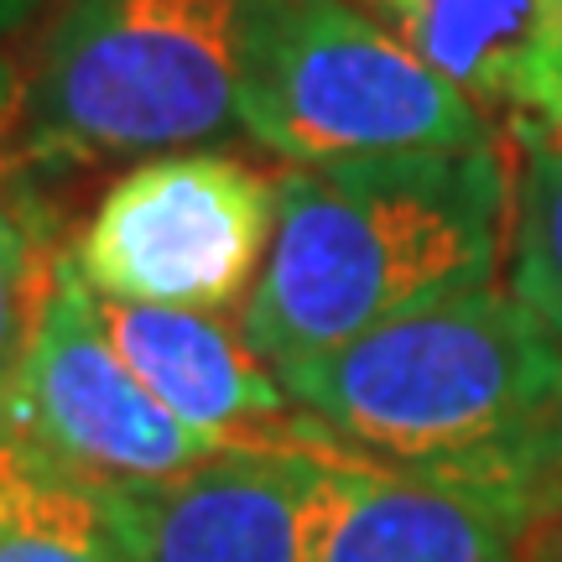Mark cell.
Returning a JSON list of instances; mask_svg holds the SVG:
<instances>
[{"instance_id": "6da1fadb", "label": "cell", "mask_w": 562, "mask_h": 562, "mask_svg": "<svg viewBox=\"0 0 562 562\" xmlns=\"http://www.w3.org/2000/svg\"><path fill=\"white\" fill-rule=\"evenodd\" d=\"M349 453L537 526L562 510V344L505 281L277 370Z\"/></svg>"}, {"instance_id": "7a4b0ae2", "label": "cell", "mask_w": 562, "mask_h": 562, "mask_svg": "<svg viewBox=\"0 0 562 562\" xmlns=\"http://www.w3.org/2000/svg\"><path fill=\"white\" fill-rule=\"evenodd\" d=\"M516 140L286 167L277 240L240 328L271 370L501 281Z\"/></svg>"}, {"instance_id": "3957f363", "label": "cell", "mask_w": 562, "mask_h": 562, "mask_svg": "<svg viewBox=\"0 0 562 562\" xmlns=\"http://www.w3.org/2000/svg\"><path fill=\"white\" fill-rule=\"evenodd\" d=\"M256 0H58L16 94L32 172L193 151L240 131Z\"/></svg>"}, {"instance_id": "277c9868", "label": "cell", "mask_w": 562, "mask_h": 562, "mask_svg": "<svg viewBox=\"0 0 562 562\" xmlns=\"http://www.w3.org/2000/svg\"><path fill=\"white\" fill-rule=\"evenodd\" d=\"M240 136L286 167L501 140V125L355 0H256Z\"/></svg>"}, {"instance_id": "5b68a950", "label": "cell", "mask_w": 562, "mask_h": 562, "mask_svg": "<svg viewBox=\"0 0 562 562\" xmlns=\"http://www.w3.org/2000/svg\"><path fill=\"white\" fill-rule=\"evenodd\" d=\"M281 178L193 146L131 161L63 245L104 302L240 318L277 240Z\"/></svg>"}, {"instance_id": "8992f818", "label": "cell", "mask_w": 562, "mask_h": 562, "mask_svg": "<svg viewBox=\"0 0 562 562\" xmlns=\"http://www.w3.org/2000/svg\"><path fill=\"white\" fill-rule=\"evenodd\" d=\"M5 422L104 484H157L224 453H256L182 427L131 375L68 250L53 266V292L42 302V318L11 381Z\"/></svg>"}, {"instance_id": "52a82bcc", "label": "cell", "mask_w": 562, "mask_h": 562, "mask_svg": "<svg viewBox=\"0 0 562 562\" xmlns=\"http://www.w3.org/2000/svg\"><path fill=\"white\" fill-rule=\"evenodd\" d=\"M100 323L115 355L182 427L229 448H323L328 427L297 412L271 364L250 349L240 318L104 302Z\"/></svg>"}, {"instance_id": "ba28073f", "label": "cell", "mask_w": 562, "mask_h": 562, "mask_svg": "<svg viewBox=\"0 0 562 562\" xmlns=\"http://www.w3.org/2000/svg\"><path fill=\"white\" fill-rule=\"evenodd\" d=\"M526 516L334 442L307 469L302 562H521Z\"/></svg>"}, {"instance_id": "9c48e42d", "label": "cell", "mask_w": 562, "mask_h": 562, "mask_svg": "<svg viewBox=\"0 0 562 562\" xmlns=\"http://www.w3.org/2000/svg\"><path fill=\"white\" fill-rule=\"evenodd\" d=\"M334 448V442H328ZM328 448H256L178 480L115 484L140 562H302L307 469Z\"/></svg>"}, {"instance_id": "30bf717a", "label": "cell", "mask_w": 562, "mask_h": 562, "mask_svg": "<svg viewBox=\"0 0 562 562\" xmlns=\"http://www.w3.org/2000/svg\"><path fill=\"white\" fill-rule=\"evenodd\" d=\"M505 136L562 131V0H355Z\"/></svg>"}, {"instance_id": "8fae6325", "label": "cell", "mask_w": 562, "mask_h": 562, "mask_svg": "<svg viewBox=\"0 0 562 562\" xmlns=\"http://www.w3.org/2000/svg\"><path fill=\"white\" fill-rule=\"evenodd\" d=\"M0 562H140L115 484L0 422Z\"/></svg>"}, {"instance_id": "7c38bea8", "label": "cell", "mask_w": 562, "mask_h": 562, "mask_svg": "<svg viewBox=\"0 0 562 562\" xmlns=\"http://www.w3.org/2000/svg\"><path fill=\"white\" fill-rule=\"evenodd\" d=\"M16 100L21 94L5 100V68H0V422L21 355L42 318V302L53 292V266L63 256L47 240L42 203L32 193V167L16 151Z\"/></svg>"}, {"instance_id": "4fadbf2b", "label": "cell", "mask_w": 562, "mask_h": 562, "mask_svg": "<svg viewBox=\"0 0 562 562\" xmlns=\"http://www.w3.org/2000/svg\"><path fill=\"white\" fill-rule=\"evenodd\" d=\"M516 140V229L505 286L562 344V131Z\"/></svg>"}, {"instance_id": "5bb4252c", "label": "cell", "mask_w": 562, "mask_h": 562, "mask_svg": "<svg viewBox=\"0 0 562 562\" xmlns=\"http://www.w3.org/2000/svg\"><path fill=\"white\" fill-rule=\"evenodd\" d=\"M37 5H42V0H0V42L11 37V32H16V26L32 16Z\"/></svg>"}]
</instances>
